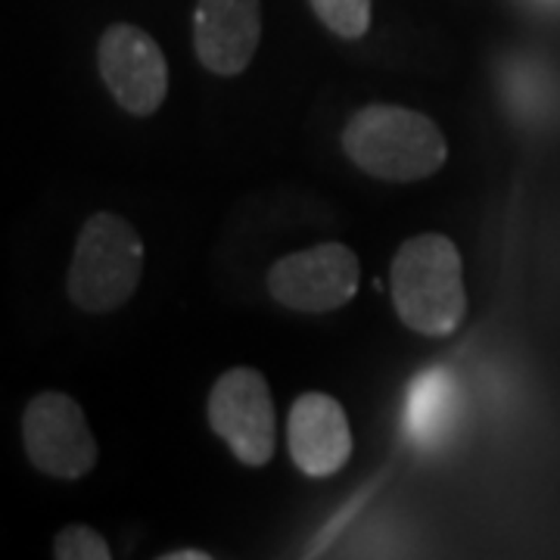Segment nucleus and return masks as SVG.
<instances>
[{"instance_id": "1", "label": "nucleus", "mask_w": 560, "mask_h": 560, "mask_svg": "<svg viewBox=\"0 0 560 560\" xmlns=\"http://www.w3.org/2000/svg\"><path fill=\"white\" fill-rule=\"evenodd\" d=\"M342 150L361 172L393 184L430 178L448 160L440 125L396 103L361 106L342 128Z\"/></svg>"}, {"instance_id": "11", "label": "nucleus", "mask_w": 560, "mask_h": 560, "mask_svg": "<svg viewBox=\"0 0 560 560\" xmlns=\"http://www.w3.org/2000/svg\"><path fill=\"white\" fill-rule=\"evenodd\" d=\"M318 20L340 38L355 40L371 28V0H308Z\"/></svg>"}, {"instance_id": "10", "label": "nucleus", "mask_w": 560, "mask_h": 560, "mask_svg": "<svg viewBox=\"0 0 560 560\" xmlns=\"http://www.w3.org/2000/svg\"><path fill=\"white\" fill-rule=\"evenodd\" d=\"M458 420V383L445 368H430L408 386L405 430L423 448L440 445Z\"/></svg>"}, {"instance_id": "3", "label": "nucleus", "mask_w": 560, "mask_h": 560, "mask_svg": "<svg viewBox=\"0 0 560 560\" xmlns=\"http://www.w3.org/2000/svg\"><path fill=\"white\" fill-rule=\"evenodd\" d=\"M143 275V241L131 221L113 212H94L84 221L75 256L66 275L69 300L81 312L106 315L135 296Z\"/></svg>"}, {"instance_id": "4", "label": "nucleus", "mask_w": 560, "mask_h": 560, "mask_svg": "<svg viewBox=\"0 0 560 560\" xmlns=\"http://www.w3.org/2000/svg\"><path fill=\"white\" fill-rule=\"evenodd\" d=\"M209 423L246 467H265L278 445V411L268 381L253 368L224 371L209 393Z\"/></svg>"}, {"instance_id": "7", "label": "nucleus", "mask_w": 560, "mask_h": 560, "mask_svg": "<svg viewBox=\"0 0 560 560\" xmlns=\"http://www.w3.org/2000/svg\"><path fill=\"white\" fill-rule=\"evenodd\" d=\"M97 62L106 91L131 116H153L168 94V62L150 32L116 22L103 32Z\"/></svg>"}, {"instance_id": "8", "label": "nucleus", "mask_w": 560, "mask_h": 560, "mask_svg": "<svg viewBox=\"0 0 560 560\" xmlns=\"http://www.w3.org/2000/svg\"><path fill=\"white\" fill-rule=\"evenodd\" d=\"M259 40V0H197L194 50L212 75H241L256 57Z\"/></svg>"}, {"instance_id": "12", "label": "nucleus", "mask_w": 560, "mask_h": 560, "mask_svg": "<svg viewBox=\"0 0 560 560\" xmlns=\"http://www.w3.org/2000/svg\"><path fill=\"white\" fill-rule=\"evenodd\" d=\"M57 560H113L109 545L91 526H66L57 536Z\"/></svg>"}, {"instance_id": "6", "label": "nucleus", "mask_w": 560, "mask_h": 560, "mask_svg": "<svg viewBox=\"0 0 560 560\" xmlns=\"http://www.w3.org/2000/svg\"><path fill=\"white\" fill-rule=\"evenodd\" d=\"M28 460L57 480H81L97 464V442L81 405L66 393H40L22 415Z\"/></svg>"}, {"instance_id": "2", "label": "nucleus", "mask_w": 560, "mask_h": 560, "mask_svg": "<svg viewBox=\"0 0 560 560\" xmlns=\"http://www.w3.org/2000/svg\"><path fill=\"white\" fill-rule=\"evenodd\" d=\"M393 305L401 324L420 337H452L467 315L464 261L445 234L405 241L389 268Z\"/></svg>"}, {"instance_id": "5", "label": "nucleus", "mask_w": 560, "mask_h": 560, "mask_svg": "<svg viewBox=\"0 0 560 560\" xmlns=\"http://www.w3.org/2000/svg\"><path fill=\"white\" fill-rule=\"evenodd\" d=\"M359 256L342 243H318L278 259L268 268V293L305 315L337 312L359 293Z\"/></svg>"}, {"instance_id": "9", "label": "nucleus", "mask_w": 560, "mask_h": 560, "mask_svg": "<svg viewBox=\"0 0 560 560\" xmlns=\"http://www.w3.org/2000/svg\"><path fill=\"white\" fill-rule=\"evenodd\" d=\"M290 458L305 477H330L352 455V430L342 405L327 393H302L287 420Z\"/></svg>"}, {"instance_id": "13", "label": "nucleus", "mask_w": 560, "mask_h": 560, "mask_svg": "<svg viewBox=\"0 0 560 560\" xmlns=\"http://www.w3.org/2000/svg\"><path fill=\"white\" fill-rule=\"evenodd\" d=\"M160 560H212V558H209V555H202V551H190V548H187V551H175V555H165V558Z\"/></svg>"}, {"instance_id": "14", "label": "nucleus", "mask_w": 560, "mask_h": 560, "mask_svg": "<svg viewBox=\"0 0 560 560\" xmlns=\"http://www.w3.org/2000/svg\"><path fill=\"white\" fill-rule=\"evenodd\" d=\"M541 3H551V7H558L560 0H541Z\"/></svg>"}]
</instances>
